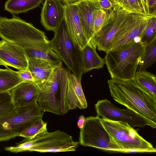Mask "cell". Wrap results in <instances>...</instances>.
I'll list each match as a JSON object with an SVG mask.
<instances>
[{"instance_id":"16","label":"cell","mask_w":156,"mask_h":156,"mask_svg":"<svg viewBox=\"0 0 156 156\" xmlns=\"http://www.w3.org/2000/svg\"><path fill=\"white\" fill-rule=\"evenodd\" d=\"M75 2L84 35L89 42L94 34L93 30L94 11L101 8L98 0H79Z\"/></svg>"},{"instance_id":"26","label":"cell","mask_w":156,"mask_h":156,"mask_svg":"<svg viewBox=\"0 0 156 156\" xmlns=\"http://www.w3.org/2000/svg\"><path fill=\"white\" fill-rule=\"evenodd\" d=\"M14 107L10 91L0 92V118Z\"/></svg>"},{"instance_id":"9","label":"cell","mask_w":156,"mask_h":156,"mask_svg":"<svg viewBox=\"0 0 156 156\" xmlns=\"http://www.w3.org/2000/svg\"><path fill=\"white\" fill-rule=\"evenodd\" d=\"M109 11L102 27L90 41L94 47L106 53L111 50L114 37L129 13L118 5Z\"/></svg>"},{"instance_id":"15","label":"cell","mask_w":156,"mask_h":156,"mask_svg":"<svg viewBox=\"0 0 156 156\" xmlns=\"http://www.w3.org/2000/svg\"><path fill=\"white\" fill-rule=\"evenodd\" d=\"M41 23L46 30L54 31L64 16V8L60 0H45L41 13Z\"/></svg>"},{"instance_id":"28","label":"cell","mask_w":156,"mask_h":156,"mask_svg":"<svg viewBox=\"0 0 156 156\" xmlns=\"http://www.w3.org/2000/svg\"><path fill=\"white\" fill-rule=\"evenodd\" d=\"M69 79L72 86L78 98L86 108L87 104L81 83V80L71 71Z\"/></svg>"},{"instance_id":"12","label":"cell","mask_w":156,"mask_h":156,"mask_svg":"<svg viewBox=\"0 0 156 156\" xmlns=\"http://www.w3.org/2000/svg\"><path fill=\"white\" fill-rule=\"evenodd\" d=\"M0 65L9 66L18 70L27 69L28 57L24 49L2 39L0 41Z\"/></svg>"},{"instance_id":"29","label":"cell","mask_w":156,"mask_h":156,"mask_svg":"<svg viewBox=\"0 0 156 156\" xmlns=\"http://www.w3.org/2000/svg\"><path fill=\"white\" fill-rule=\"evenodd\" d=\"M108 13L106 11L101 8L94 10L93 22V30L94 34L101 28L108 16Z\"/></svg>"},{"instance_id":"23","label":"cell","mask_w":156,"mask_h":156,"mask_svg":"<svg viewBox=\"0 0 156 156\" xmlns=\"http://www.w3.org/2000/svg\"><path fill=\"white\" fill-rule=\"evenodd\" d=\"M144 50L138 64L137 71L145 70L156 60V37L151 42L144 44Z\"/></svg>"},{"instance_id":"1","label":"cell","mask_w":156,"mask_h":156,"mask_svg":"<svg viewBox=\"0 0 156 156\" xmlns=\"http://www.w3.org/2000/svg\"><path fill=\"white\" fill-rule=\"evenodd\" d=\"M5 39L22 47L28 57L44 59L53 65L62 61L51 49L45 33L21 18L16 19L10 25Z\"/></svg>"},{"instance_id":"36","label":"cell","mask_w":156,"mask_h":156,"mask_svg":"<svg viewBox=\"0 0 156 156\" xmlns=\"http://www.w3.org/2000/svg\"><path fill=\"white\" fill-rule=\"evenodd\" d=\"M124 0H116L114 3L113 4V6L116 5H118L122 2Z\"/></svg>"},{"instance_id":"6","label":"cell","mask_w":156,"mask_h":156,"mask_svg":"<svg viewBox=\"0 0 156 156\" xmlns=\"http://www.w3.org/2000/svg\"><path fill=\"white\" fill-rule=\"evenodd\" d=\"M101 119L98 115L85 118L83 126L80 131L79 143L84 147L122 152V149L104 127Z\"/></svg>"},{"instance_id":"13","label":"cell","mask_w":156,"mask_h":156,"mask_svg":"<svg viewBox=\"0 0 156 156\" xmlns=\"http://www.w3.org/2000/svg\"><path fill=\"white\" fill-rule=\"evenodd\" d=\"M71 70L63 66L60 79V94L58 104L61 114L64 115L69 110L77 108L85 109L75 93L69 79Z\"/></svg>"},{"instance_id":"7","label":"cell","mask_w":156,"mask_h":156,"mask_svg":"<svg viewBox=\"0 0 156 156\" xmlns=\"http://www.w3.org/2000/svg\"><path fill=\"white\" fill-rule=\"evenodd\" d=\"M37 97L29 103L15 107L0 118V127L17 134L36 121L42 119L44 112L37 103Z\"/></svg>"},{"instance_id":"20","label":"cell","mask_w":156,"mask_h":156,"mask_svg":"<svg viewBox=\"0 0 156 156\" xmlns=\"http://www.w3.org/2000/svg\"><path fill=\"white\" fill-rule=\"evenodd\" d=\"M43 0H7L4 9L12 14L25 13L38 7Z\"/></svg>"},{"instance_id":"34","label":"cell","mask_w":156,"mask_h":156,"mask_svg":"<svg viewBox=\"0 0 156 156\" xmlns=\"http://www.w3.org/2000/svg\"><path fill=\"white\" fill-rule=\"evenodd\" d=\"M85 119V118L83 115H81L79 117L77 124L78 127L80 129L83 127Z\"/></svg>"},{"instance_id":"8","label":"cell","mask_w":156,"mask_h":156,"mask_svg":"<svg viewBox=\"0 0 156 156\" xmlns=\"http://www.w3.org/2000/svg\"><path fill=\"white\" fill-rule=\"evenodd\" d=\"M32 137L33 146L29 151L58 152L76 151L79 142L60 130L49 132L46 127Z\"/></svg>"},{"instance_id":"5","label":"cell","mask_w":156,"mask_h":156,"mask_svg":"<svg viewBox=\"0 0 156 156\" xmlns=\"http://www.w3.org/2000/svg\"><path fill=\"white\" fill-rule=\"evenodd\" d=\"M104 127L122 149V152H155L152 144L140 136L127 123L101 119Z\"/></svg>"},{"instance_id":"17","label":"cell","mask_w":156,"mask_h":156,"mask_svg":"<svg viewBox=\"0 0 156 156\" xmlns=\"http://www.w3.org/2000/svg\"><path fill=\"white\" fill-rule=\"evenodd\" d=\"M9 91L15 107H17L31 102L37 97L40 90L34 82H23Z\"/></svg>"},{"instance_id":"24","label":"cell","mask_w":156,"mask_h":156,"mask_svg":"<svg viewBox=\"0 0 156 156\" xmlns=\"http://www.w3.org/2000/svg\"><path fill=\"white\" fill-rule=\"evenodd\" d=\"M118 5L129 13L145 16L153 14L150 13L148 0H124Z\"/></svg>"},{"instance_id":"22","label":"cell","mask_w":156,"mask_h":156,"mask_svg":"<svg viewBox=\"0 0 156 156\" xmlns=\"http://www.w3.org/2000/svg\"><path fill=\"white\" fill-rule=\"evenodd\" d=\"M134 80L140 87L156 97V76L145 70L136 71Z\"/></svg>"},{"instance_id":"27","label":"cell","mask_w":156,"mask_h":156,"mask_svg":"<svg viewBox=\"0 0 156 156\" xmlns=\"http://www.w3.org/2000/svg\"><path fill=\"white\" fill-rule=\"evenodd\" d=\"M47 123L44 122L42 119H40L21 132L19 136L24 138L33 137L40 131L47 127Z\"/></svg>"},{"instance_id":"35","label":"cell","mask_w":156,"mask_h":156,"mask_svg":"<svg viewBox=\"0 0 156 156\" xmlns=\"http://www.w3.org/2000/svg\"><path fill=\"white\" fill-rule=\"evenodd\" d=\"M61 2L65 3V4L74 3L79 0H60Z\"/></svg>"},{"instance_id":"10","label":"cell","mask_w":156,"mask_h":156,"mask_svg":"<svg viewBox=\"0 0 156 156\" xmlns=\"http://www.w3.org/2000/svg\"><path fill=\"white\" fill-rule=\"evenodd\" d=\"M95 106L97 115L105 119L125 122L133 128L147 126L156 128V123L128 108L121 109L107 99L99 101Z\"/></svg>"},{"instance_id":"31","label":"cell","mask_w":156,"mask_h":156,"mask_svg":"<svg viewBox=\"0 0 156 156\" xmlns=\"http://www.w3.org/2000/svg\"><path fill=\"white\" fill-rule=\"evenodd\" d=\"M19 75L24 82H34V79L30 72L28 69L20 70L18 71Z\"/></svg>"},{"instance_id":"33","label":"cell","mask_w":156,"mask_h":156,"mask_svg":"<svg viewBox=\"0 0 156 156\" xmlns=\"http://www.w3.org/2000/svg\"><path fill=\"white\" fill-rule=\"evenodd\" d=\"M148 3L151 13L156 15V0H148Z\"/></svg>"},{"instance_id":"4","label":"cell","mask_w":156,"mask_h":156,"mask_svg":"<svg viewBox=\"0 0 156 156\" xmlns=\"http://www.w3.org/2000/svg\"><path fill=\"white\" fill-rule=\"evenodd\" d=\"M54 32V36L50 41L51 49L81 80L84 73L82 49L73 40L64 17Z\"/></svg>"},{"instance_id":"37","label":"cell","mask_w":156,"mask_h":156,"mask_svg":"<svg viewBox=\"0 0 156 156\" xmlns=\"http://www.w3.org/2000/svg\"><path fill=\"white\" fill-rule=\"evenodd\" d=\"M112 2L113 5L116 1V0H109Z\"/></svg>"},{"instance_id":"25","label":"cell","mask_w":156,"mask_h":156,"mask_svg":"<svg viewBox=\"0 0 156 156\" xmlns=\"http://www.w3.org/2000/svg\"><path fill=\"white\" fill-rule=\"evenodd\" d=\"M156 37V16H153L148 20L147 27L141 37L140 42L144 44L151 42Z\"/></svg>"},{"instance_id":"32","label":"cell","mask_w":156,"mask_h":156,"mask_svg":"<svg viewBox=\"0 0 156 156\" xmlns=\"http://www.w3.org/2000/svg\"><path fill=\"white\" fill-rule=\"evenodd\" d=\"M98 1L101 8L105 11L110 10L113 7L112 3L109 0H98Z\"/></svg>"},{"instance_id":"19","label":"cell","mask_w":156,"mask_h":156,"mask_svg":"<svg viewBox=\"0 0 156 156\" xmlns=\"http://www.w3.org/2000/svg\"><path fill=\"white\" fill-rule=\"evenodd\" d=\"M84 73L92 69L102 68L105 64V59L100 57L94 47L89 42L82 49Z\"/></svg>"},{"instance_id":"14","label":"cell","mask_w":156,"mask_h":156,"mask_svg":"<svg viewBox=\"0 0 156 156\" xmlns=\"http://www.w3.org/2000/svg\"><path fill=\"white\" fill-rule=\"evenodd\" d=\"M64 18L73 40L82 49L88 42L84 35L75 2L65 4Z\"/></svg>"},{"instance_id":"11","label":"cell","mask_w":156,"mask_h":156,"mask_svg":"<svg viewBox=\"0 0 156 156\" xmlns=\"http://www.w3.org/2000/svg\"><path fill=\"white\" fill-rule=\"evenodd\" d=\"M63 66L62 61L54 65L46 81L38 87L40 92L37 97V103L44 112L61 115L55 95Z\"/></svg>"},{"instance_id":"21","label":"cell","mask_w":156,"mask_h":156,"mask_svg":"<svg viewBox=\"0 0 156 156\" xmlns=\"http://www.w3.org/2000/svg\"><path fill=\"white\" fill-rule=\"evenodd\" d=\"M23 82L18 71L8 68L4 69H0V92L9 91Z\"/></svg>"},{"instance_id":"3","label":"cell","mask_w":156,"mask_h":156,"mask_svg":"<svg viewBox=\"0 0 156 156\" xmlns=\"http://www.w3.org/2000/svg\"><path fill=\"white\" fill-rule=\"evenodd\" d=\"M144 50V44L139 42L106 53L105 62L111 79H133Z\"/></svg>"},{"instance_id":"30","label":"cell","mask_w":156,"mask_h":156,"mask_svg":"<svg viewBox=\"0 0 156 156\" xmlns=\"http://www.w3.org/2000/svg\"><path fill=\"white\" fill-rule=\"evenodd\" d=\"M19 135L13 132L0 127V142L7 141Z\"/></svg>"},{"instance_id":"2","label":"cell","mask_w":156,"mask_h":156,"mask_svg":"<svg viewBox=\"0 0 156 156\" xmlns=\"http://www.w3.org/2000/svg\"><path fill=\"white\" fill-rule=\"evenodd\" d=\"M107 82L111 95L115 101L156 123V97L133 79H111Z\"/></svg>"},{"instance_id":"18","label":"cell","mask_w":156,"mask_h":156,"mask_svg":"<svg viewBox=\"0 0 156 156\" xmlns=\"http://www.w3.org/2000/svg\"><path fill=\"white\" fill-rule=\"evenodd\" d=\"M28 69L33 77L34 82L39 87L46 81L54 65L44 59L28 57Z\"/></svg>"}]
</instances>
